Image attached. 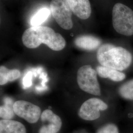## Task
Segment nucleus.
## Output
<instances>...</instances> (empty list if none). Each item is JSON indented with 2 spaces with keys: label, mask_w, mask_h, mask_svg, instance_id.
Segmentation results:
<instances>
[{
  "label": "nucleus",
  "mask_w": 133,
  "mask_h": 133,
  "mask_svg": "<svg viewBox=\"0 0 133 133\" xmlns=\"http://www.w3.org/2000/svg\"><path fill=\"white\" fill-rule=\"evenodd\" d=\"M50 9L53 18L61 28L65 30L72 28V11L66 0H51Z\"/></svg>",
  "instance_id": "39448f33"
},
{
  "label": "nucleus",
  "mask_w": 133,
  "mask_h": 133,
  "mask_svg": "<svg viewBox=\"0 0 133 133\" xmlns=\"http://www.w3.org/2000/svg\"><path fill=\"white\" fill-rule=\"evenodd\" d=\"M97 58L101 66L118 71L127 69L132 62L131 53L126 49L106 43L98 50Z\"/></svg>",
  "instance_id": "f03ea898"
},
{
  "label": "nucleus",
  "mask_w": 133,
  "mask_h": 133,
  "mask_svg": "<svg viewBox=\"0 0 133 133\" xmlns=\"http://www.w3.org/2000/svg\"><path fill=\"white\" fill-rule=\"evenodd\" d=\"M34 74V71H28L25 74L22 79V85L24 89L28 88L32 84V77Z\"/></svg>",
  "instance_id": "a211bd4d"
},
{
  "label": "nucleus",
  "mask_w": 133,
  "mask_h": 133,
  "mask_svg": "<svg viewBox=\"0 0 133 133\" xmlns=\"http://www.w3.org/2000/svg\"><path fill=\"white\" fill-rule=\"evenodd\" d=\"M22 40L24 45L29 48H36L44 43L53 50L60 51L66 46V41L62 35L46 26L27 29L22 35Z\"/></svg>",
  "instance_id": "f257e3e1"
},
{
  "label": "nucleus",
  "mask_w": 133,
  "mask_h": 133,
  "mask_svg": "<svg viewBox=\"0 0 133 133\" xmlns=\"http://www.w3.org/2000/svg\"><path fill=\"white\" fill-rule=\"evenodd\" d=\"M20 76V72L18 70H9L3 66L0 67V84L1 85L7 83L9 81H15Z\"/></svg>",
  "instance_id": "ddd939ff"
},
{
  "label": "nucleus",
  "mask_w": 133,
  "mask_h": 133,
  "mask_svg": "<svg viewBox=\"0 0 133 133\" xmlns=\"http://www.w3.org/2000/svg\"><path fill=\"white\" fill-rule=\"evenodd\" d=\"M75 43L77 47L86 50H93L99 48L101 44V41L90 35H83L77 37Z\"/></svg>",
  "instance_id": "9d476101"
},
{
  "label": "nucleus",
  "mask_w": 133,
  "mask_h": 133,
  "mask_svg": "<svg viewBox=\"0 0 133 133\" xmlns=\"http://www.w3.org/2000/svg\"><path fill=\"white\" fill-rule=\"evenodd\" d=\"M0 133H26V130L19 122L3 119L0 121Z\"/></svg>",
  "instance_id": "9b49d317"
},
{
  "label": "nucleus",
  "mask_w": 133,
  "mask_h": 133,
  "mask_svg": "<svg viewBox=\"0 0 133 133\" xmlns=\"http://www.w3.org/2000/svg\"><path fill=\"white\" fill-rule=\"evenodd\" d=\"M51 11L47 8H43L38 11L31 18L30 25L32 27L39 26L44 22L50 16Z\"/></svg>",
  "instance_id": "4468645a"
},
{
  "label": "nucleus",
  "mask_w": 133,
  "mask_h": 133,
  "mask_svg": "<svg viewBox=\"0 0 133 133\" xmlns=\"http://www.w3.org/2000/svg\"><path fill=\"white\" fill-rule=\"evenodd\" d=\"M112 22L117 33L125 36L133 35V10L127 5L120 3L114 5Z\"/></svg>",
  "instance_id": "7ed1b4c3"
},
{
  "label": "nucleus",
  "mask_w": 133,
  "mask_h": 133,
  "mask_svg": "<svg viewBox=\"0 0 133 133\" xmlns=\"http://www.w3.org/2000/svg\"><path fill=\"white\" fill-rule=\"evenodd\" d=\"M43 125L39 130V133H56L62 126L61 119L50 109L43 111L41 116Z\"/></svg>",
  "instance_id": "6e6552de"
},
{
  "label": "nucleus",
  "mask_w": 133,
  "mask_h": 133,
  "mask_svg": "<svg viewBox=\"0 0 133 133\" xmlns=\"http://www.w3.org/2000/svg\"><path fill=\"white\" fill-rule=\"evenodd\" d=\"M72 12L80 19L90 17L92 10L89 0H66Z\"/></svg>",
  "instance_id": "1a4fd4ad"
},
{
  "label": "nucleus",
  "mask_w": 133,
  "mask_h": 133,
  "mask_svg": "<svg viewBox=\"0 0 133 133\" xmlns=\"http://www.w3.org/2000/svg\"><path fill=\"white\" fill-rule=\"evenodd\" d=\"M14 109L15 114L30 123L37 122L41 116V110L38 106L23 100L15 102Z\"/></svg>",
  "instance_id": "0eeeda50"
},
{
  "label": "nucleus",
  "mask_w": 133,
  "mask_h": 133,
  "mask_svg": "<svg viewBox=\"0 0 133 133\" xmlns=\"http://www.w3.org/2000/svg\"><path fill=\"white\" fill-rule=\"evenodd\" d=\"M96 71L99 76L102 78H109L114 81H123L126 75L121 71L110 68L99 66L96 68Z\"/></svg>",
  "instance_id": "f8f14e48"
},
{
  "label": "nucleus",
  "mask_w": 133,
  "mask_h": 133,
  "mask_svg": "<svg viewBox=\"0 0 133 133\" xmlns=\"http://www.w3.org/2000/svg\"><path fill=\"white\" fill-rule=\"evenodd\" d=\"M14 103L10 98L6 97L4 99V105L1 106L0 116L3 119L10 120L14 117Z\"/></svg>",
  "instance_id": "2eb2a0df"
},
{
  "label": "nucleus",
  "mask_w": 133,
  "mask_h": 133,
  "mask_svg": "<svg viewBox=\"0 0 133 133\" xmlns=\"http://www.w3.org/2000/svg\"><path fill=\"white\" fill-rule=\"evenodd\" d=\"M108 106L103 101L98 98H91L81 105L78 115L82 119L92 121L99 118L100 111L106 110Z\"/></svg>",
  "instance_id": "423d86ee"
},
{
  "label": "nucleus",
  "mask_w": 133,
  "mask_h": 133,
  "mask_svg": "<svg viewBox=\"0 0 133 133\" xmlns=\"http://www.w3.org/2000/svg\"><path fill=\"white\" fill-rule=\"evenodd\" d=\"M77 81L82 90L92 95H101L97 72L90 65H85L78 69L77 72Z\"/></svg>",
  "instance_id": "20e7f679"
},
{
  "label": "nucleus",
  "mask_w": 133,
  "mask_h": 133,
  "mask_svg": "<svg viewBox=\"0 0 133 133\" xmlns=\"http://www.w3.org/2000/svg\"><path fill=\"white\" fill-rule=\"evenodd\" d=\"M97 133H119L116 125L113 124H109L100 128Z\"/></svg>",
  "instance_id": "f3484780"
},
{
  "label": "nucleus",
  "mask_w": 133,
  "mask_h": 133,
  "mask_svg": "<svg viewBox=\"0 0 133 133\" xmlns=\"http://www.w3.org/2000/svg\"><path fill=\"white\" fill-rule=\"evenodd\" d=\"M118 92L119 95L124 99L133 100V79L121 86Z\"/></svg>",
  "instance_id": "dca6fc26"
}]
</instances>
